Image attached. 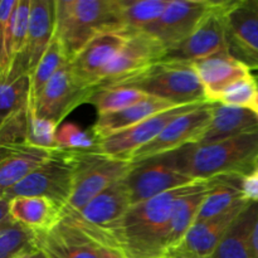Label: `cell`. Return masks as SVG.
Here are the masks:
<instances>
[{
  "instance_id": "cell-37",
  "label": "cell",
  "mask_w": 258,
  "mask_h": 258,
  "mask_svg": "<svg viewBox=\"0 0 258 258\" xmlns=\"http://www.w3.org/2000/svg\"><path fill=\"white\" fill-rule=\"evenodd\" d=\"M28 116H29V105L8 118L0 126V146H8V148L28 146Z\"/></svg>"
},
{
  "instance_id": "cell-20",
  "label": "cell",
  "mask_w": 258,
  "mask_h": 258,
  "mask_svg": "<svg viewBox=\"0 0 258 258\" xmlns=\"http://www.w3.org/2000/svg\"><path fill=\"white\" fill-rule=\"evenodd\" d=\"M206 92L207 102L218 103L221 93L236 81L252 75L251 70L232 57L221 52L191 63Z\"/></svg>"
},
{
  "instance_id": "cell-18",
  "label": "cell",
  "mask_w": 258,
  "mask_h": 258,
  "mask_svg": "<svg viewBox=\"0 0 258 258\" xmlns=\"http://www.w3.org/2000/svg\"><path fill=\"white\" fill-rule=\"evenodd\" d=\"M248 203L231 209L227 213L204 222H197L174 248L171 258H211L234 219Z\"/></svg>"
},
{
  "instance_id": "cell-16",
  "label": "cell",
  "mask_w": 258,
  "mask_h": 258,
  "mask_svg": "<svg viewBox=\"0 0 258 258\" xmlns=\"http://www.w3.org/2000/svg\"><path fill=\"white\" fill-rule=\"evenodd\" d=\"M55 2L32 0L29 29L24 52L14 60L8 81L34 72L55 35Z\"/></svg>"
},
{
  "instance_id": "cell-10",
  "label": "cell",
  "mask_w": 258,
  "mask_h": 258,
  "mask_svg": "<svg viewBox=\"0 0 258 258\" xmlns=\"http://www.w3.org/2000/svg\"><path fill=\"white\" fill-rule=\"evenodd\" d=\"M213 106L214 103H204L196 110L176 117L151 143L135 151L128 161L131 164H138L175 151L189 144L201 143L211 122Z\"/></svg>"
},
{
  "instance_id": "cell-8",
  "label": "cell",
  "mask_w": 258,
  "mask_h": 258,
  "mask_svg": "<svg viewBox=\"0 0 258 258\" xmlns=\"http://www.w3.org/2000/svg\"><path fill=\"white\" fill-rule=\"evenodd\" d=\"M194 181L197 180L174 166L170 153L133 164V169L123 178L133 206Z\"/></svg>"
},
{
  "instance_id": "cell-1",
  "label": "cell",
  "mask_w": 258,
  "mask_h": 258,
  "mask_svg": "<svg viewBox=\"0 0 258 258\" xmlns=\"http://www.w3.org/2000/svg\"><path fill=\"white\" fill-rule=\"evenodd\" d=\"M174 166L194 180L219 175L246 176L254 170L258 131L212 144H189L170 153Z\"/></svg>"
},
{
  "instance_id": "cell-17",
  "label": "cell",
  "mask_w": 258,
  "mask_h": 258,
  "mask_svg": "<svg viewBox=\"0 0 258 258\" xmlns=\"http://www.w3.org/2000/svg\"><path fill=\"white\" fill-rule=\"evenodd\" d=\"M214 4L209 0H169L163 15L145 32L158 38L168 50L185 40Z\"/></svg>"
},
{
  "instance_id": "cell-24",
  "label": "cell",
  "mask_w": 258,
  "mask_h": 258,
  "mask_svg": "<svg viewBox=\"0 0 258 258\" xmlns=\"http://www.w3.org/2000/svg\"><path fill=\"white\" fill-rule=\"evenodd\" d=\"M257 218L258 203L249 202L227 229L211 258H254L252 236Z\"/></svg>"
},
{
  "instance_id": "cell-7",
  "label": "cell",
  "mask_w": 258,
  "mask_h": 258,
  "mask_svg": "<svg viewBox=\"0 0 258 258\" xmlns=\"http://www.w3.org/2000/svg\"><path fill=\"white\" fill-rule=\"evenodd\" d=\"M133 169V164L122 159L110 158L96 150L82 151L76 169L72 196L64 212H78L108 186L120 181Z\"/></svg>"
},
{
  "instance_id": "cell-2",
  "label": "cell",
  "mask_w": 258,
  "mask_h": 258,
  "mask_svg": "<svg viewBox=\"0 0 258 258\" xmlns=\"http://www.w3.org/2000/svg\"><path fill=\"white\" fill-rule=\"evenodd\" d=\"M199 181L202 180L131 206L121 224L118 237L120 247L126 256H168L166 232L174 204L181 196L193 190Z\"/></svg>"
},
{
  "instance_id": "cell-27",
  "label": "cell",
  "mask_w": 258,
  "mask_h": 258,
  "mask_svg": "<svg viewBox=\"0 0 258 258\" xmlns=\"http://www.w3.org/2000/svg\"><path fill=\"white\" fill-rule=\"evenodd\" d=\"M209 189V180L199 181L198 185L189 193L181 196L174 204L166 232L168 253L183 239L186 232L196 223L202 203Z\"/></svg>"
},
{
  "instance_id": "cell-33",
  "label": "cell",
  "mask_w": 258,
  "mask_h": 258,
  "mask_svg": "<svg viewBox=\"0 0 258 258\" xmlns=\"http://www.w3.org/2000/svg\"><path fill=\"white\" fill-rule=\"evenodd\" d=\"M18 0H0V83L7 82L13 67V18Z\"/></svg>"
},
{
  "instance_id": "cell-32",
  "label": "cell",
  "mask_w": 258,
  "mask_h": 258,
  "mask_svg": "<svg viewBox=\"0 0 258 258\" xmlns=\"http://www.w3.org/2000/svg\"><path fill=\"white\" fill-rule=\"evenodd\" d=\"M30 76L23 75L18 78L0 83V126L29 105Z\"/></svg>"
},
{
  "instance_id": "cell-46",
  "label": "cell",
  "mask_w": 258,
  "mask_h": 258,
  "mask_svg": "<svg viewBox=\"0 0 258 258\" xmlns=\"http://www.w3.org/2000/svg\"><path fill=\"white\" fill-rule=\"evenodd\" d=\"M128 258H171V257L165 256V257H128Z\"/></svg>"
},
{
  "instance_id": "cell-4",
  "label": "cell",
  "mask_w": 258,
  "mask_h": 258,
  "mask_svg": "<svg viewBox=\"0 0 258 258\" xmlns=\"http://www.w3.org/2000/svg\"><path fill=\"white\" fill-rule=\"evenodd\" d=\"M118 86L136 88L178 106L207 102L203 85L193 64L186 62L161 60L113 87Z\"/></svg>"
},
{
  "instance_id": "cell-19",
  "label": "cell",
  "mask_w": 258,
  "mask_h": 258,
  "mask_svg": "<svg viewBox=\"0 0 258 258\" xmlns=\"http://www.w3.org/2000/svg\"><path fill=\"white\" fill-rule=\"evenodd\" d=\"M37 247L48 258H100L97 242L64 218L52 231L37 233Z\"/></svg>"
},
{
  "instance_id": "cell-42",
  "label": "cell",
  "mask_w": 258,
  "mask_h": 258,
  "mask_svg": "<svg viewBox=\"0 0 258 258\" xmlns=\"http://www.w3.org/2000/svg\"><path fill=\"white\" fill-rule=\"evenodd\" d=\"M18 258H48V256L45 254L44 251H42V249L37 247V248L32 249V251L27 252V253L22 254V256Z\"/></svg>"
},
{
  "instance_id": "cell-47",
  "label": "cell",
  "mask_w": 258,
  "mask_h": 258,
  "mask_svg": "<svg viewBox=\"0 0 258 258\" xmlns=\"http://www.w3.org/2000/svg\"><path fill=\"white\" fill-rule=\"evenodd\" d=\"M254 170H258V156H257L256 161H254Z\"/></svg>"
},
{
  "instance_id": "cell-6",
  "label": "cell",
  "mask_w": 258,
  "mask_h": 258,
  "mask_svg": "<svg viewBox=\"0 0 258 258\" xmlns=\"http://www.w3.org/2000/svg\"><path fill=\"white\" fill-rule=\"evenodd\" d=\"M81 153L82 151L54 149L44 164L9 189L0 199L10 202L20 197H44L66 207L72 196Z\"/></svg>"
},
{
  "instance_id": "cell-31",
  "label": "cell",
  "mask_w": 258,
  "mask_h": 258,
  "mask_svg": "<svg viewBox=\"0 0 258 258\" xmlns=\"http://www.w3.org/2000/svg\"><path fill=\"white\" fill-rule=\"evenodd\" d=\"M148 97L149 96L146 93L136 88L118 86V87L96 88V92L91 97L90 103L95 106L100 116L125 110Z\"/></svg>"
},
{
  "instance_id": "cell-14",
  "label": "cell",
  "mask_w": 258,
  "mask_h": 258,
  "mask_svg": "<svg viewBox=\"0 0 258 258\" xmlns=\"http://www.w3.org/2000/svg\"><path fill=\"white\" fill-rule=\"evenodd\" d=\"M227 2H216L213 9L202 20L199 27L181 43L169 48L163 60L193 63L221 52H228L224 25Z\"/></svg>"
},
{
  "instance_id": "cell-45",
  "label": "cell",
  "mask_w": 258,
  "mask_h": 258,
  "mask_svg": "<svg viewBox=\"0 0 258 258\" xmlns=\"http://www.w3.org/2000/svg\"><path fill=\"white\" fill-rule=\"evenodd\" d=\"M249 110H251V111H253V112L256 113V115L258 116V92H257L256 97H254L253 102H252L251 107H249Z\"/></svg>"
},
{
  "instance_id": "cell-41",
  "label": "cell",
  "mask_w": 258,
  "mask_h": 258,
  "mask_svg": "<svg viewBox=\"0 0 258 258\" xmlns=\"http://www.w3.org/2000/svg\"><path fill=\"white\" fill-rule=\"evenodd\" d=\"M9 216V202L4 201V199H0V224Z\"/></svg>"
},
{
  "instance_id": "cell-15",
  "label": "cell",
  "mask_w": 258,
  "mask_h": 258,
  "mask_svg": "<svg viewBox=\"0 0 258 258\" xmlns=\"http://www.w3.org/2000/svg\"><path fill=\"white\" fill-rule=\"evenodd\" d=\"M208 103V102H204ZM204 103H190V105L178 106L164 112L156 113L146 120L141 121L138 125L115 134L112 136L98 141L97 151L102 155L110 158L127 160L135 151L144 148L154 140L161 131L179 116L198 108Z\"/></svg>"
},
{
  "instance_id": "cell-40",
  "label": "cell",
  "mask_w": 258,
  "mask_h": 258,
  "mask_svg": "<svg viewBox=\"0 0 258 258\" xmlns=\"http://www.w3.org/2000/svg\"><path fill=\"white\" fill-rule=\"evenodd\" d=\"M98 254L100 258H128L122 249L101 244H98Z\"/></svg>"
},
{
  "instance_id": "cell-3",
  "label": "cell",
  "mask_w": 258,
  "mask_h": 258,
  "mask_svg": "<svg viewBox=\"0 0 258 258\" xmlns=\"http://www.w3.org/2000/svg\"><path fill=\"white\" fill-rule=\"evenodd\" d=\"M120 0H58L55 2V35L68 62L102 30L123 27Z\"/></svg>"
},
{
  "instance_id": "cell-23",
  "label": "cell",
  "mask_w": 258,
  "mask_h": 258,
  "mask_svg": "<svg viewBox=\"0 0 258 258\" xmlns=\"http://www.w3.org/2000/svg\"><path fill=\"white\" fill-rule=\"evenodd\" d=\"M64 207L44 197H20L9 202V213L35 233H45L62 222Z\"/></svg>"
},
{
  "instance_id": "cell-34",
  "label": "cell",
  "mask_w": 258,
  "mask_h": 258,
  "mask_svg": "<svg viewBox=\"0 0 258 258\" xmlns=\"http://www.w3.org/2000/svg\"><path fill=\"white\" fill-rule=\"evenodd\" d=\"M98 140L92 131H87L76 123L67 122L58 126L55 145L58 149L73 151H92L97 149Z\"/></svg>"
},
{
  "instance_id": "cell-5",
  "label": "cell",
  "mask_w": 258,
  "mask_h": 258,
  "mask_svg": "<svg viewBox=\"0 0 258 258\" xmlns=\"http://www.w3.org/2000/svg\"><path fill=\"white\" fill-rule=\"evenodd\" d=\"M131 198L123 179L108 186L78 212H63L70 221L101 246L120 248L121 224L128 209Z\"/></svg>"
},
{
  "instance_id": "cell-13",
  "label": "cell",
  "mask_w": 258,
  "mask_h": 258,
  "mask_svg": "<svg viewBox=\"0 0 258 258\" xmlns=\"http://www.w3.org/2000/svg\"><path fill=\"white\" fill-rule=\"evenodd\" d=\"M95 92L96 88L85 87L76 80L67 60L45 85L34 105L29 106L37 116L59 125L75 108L90 102Z\"/></svg>"
},
{
  "instance_id": "cell-9",
  "label": "cell",
  "mask_w": 258,
  "mask_h": 258,
  "mask_svg": "<svg viewBox=\"0 0 258 258\" xmlns=\"http://www.w3.org/2000/svg\"><path fill=\"white\" fill-rule=\"evenodd\" d=\"M224 25L229 54L258 72V0L227 2Z\"/></svg>"
},
{
  "instance_id": "cell-29",
  "label": "cell",
  "mask_w": 258,
  "mask_h": 258,
  "mask_svg": "<svg viewBox=\"0 0 258 258\" xmlns=\"http://www.w3.org/2000/svg\"><path fill=\"white\" fill-rule=\"evenodd\" d=\"M37 248V233L8 217L0 224V258H18Z\"/></svg>"
},
{
  "instance_id": "cell-25",
  "label": "cell",
  "mask_w": 258,
  "mask_h": 258,
  "mask_svg": "<svg viewBox=\"0 0 258 258\" xmlns=\"http://www.w3.org/2000/svg\"><path fill=\"white\" fill-rule=\"evenodd\" d=\"M242 179L243 176L239 175H219L211 179L196 223L216 218L236 207L249 203L242 193Z\"/></svg>"
},
{
  "instance_id": "cell-38",
  "label": "cell",
  "mask_w": 258,
  "mask_h": 258,
  "mask_svg": "<svg viewBox=\"0 0 258 258\" xmlns=\"http://www.w3.org/2000/svg\"><path fill=\"white\" fill-rule=\"evenodd\" d=\"M32 0H18L13 18V63L24 52L29 29Z\"/></svg>"
},
{
  "instance_id": "cell-21",
  "label": "cell",
  "mask_w": 258,
  "mask_h": 258,
  "mask_svg": "<svg viewBox=\"0 0 258 258\" xmlns=\"http://www.w3.org/2000/svg\"><path fill=\"white\" fill-rule=\"evenodd\" d=\"M174 107H178V105L161 100V98L149 96L145 100L140 101V102L135 103V105L130 106L125 110L100 115L91 131L96 136V139L101 141L108 136H112L115 134L126 130V128L133 127V126L140 123L141 121L156 115V113L164 112V111Z\"/></svg>"
},
{
  "instance_id": "cell-35",
  "label": "cell",
  "mask_w": 258,
  "mask_h": 258,
  "mask_svg": "<svg viewBox=\"0 0 258 258\" xmlns=\"http://www.w3.org/2000/svg\"><path fill=\"white\" fill-rule=\"evenodd\" d=\"M58 130V123L54 121L47 120L37 116L29 106V116H28V138L27 145L33 148L44 149V150H54L55 134Z\"/></svg>"
},
{
  "instance_id": "cell-39",
  "label": "cell",
  "mask_w": 258,
  "mask_h": 258,
  "mask_svg": "<svg viewBox=\"0 0 258 258\" xmlns=\"http://www.w3.org/2000/svg\"><path fill=\"white\" fill-rule=\"evenodd\" d=\"M242 193L244 199L251 203H258V170H253L242 179Z\"/></svg>"
},
{
  "instance_id": "cell-28",
  "label": "cell",
  "mask_w": 258,
  "mask_h": 258,
  "mask_svg": "<svg viewBox=\"0 0 258 258\" xmlns=\"http://www.w3.org/2000/svg\"><path fill=\"white\" fill-rule=\"evenodd\" d=\"M169 0H120V20L134 32H145L163 15Z\"/></svg>"
},
{
  "instance_id": "cell-43",
  "label": "cell",
  "mask_w": 258,
  "mask_h": 258,
  "mask_svg": "<svg viewBox=\"0 0 258 258\" xmlns=\"http://www.w3.org/2000/svg\"><path fill=\"white\" fill-rule=\"evenodd\" d=\"M252 247H253L254 258H258V218L256 224H254L253 236H252Z\"/></svg>"
},
{
  "instance_id": "cell-12",
  "label": "cell",
  "mask_w": 258,
  "mask_h": 258,
  "mask_svg": "<svg viewBox=\"0 0 258 258\" xmlns=\"http://www.w3.org/2000/svg\"><path fill=\"white\" fill-rule=\"evenodd\" d=\"M165 54L166 48L158 38L146 32H135L105 68L97 88L117 86L122 81L161 62Z\"/></svg>"
},
{
  "instance_id": "cell-36",
  "label": "cell",
  "mask_w": 258,
  "mask_h": 258,
  "mask_svg": "<svg viewBox=\"0 0 258 258\" xmlns=\"http://www.w3.org/2000/svg\"><path fill=\"white\" fill-rule=\"evenodd\" d=\"M258 92V81L253 75L229 85L219 96L218 103L234 107L249 108Z\"/></svg>"
},
{
  "instance_id": "cell-26",
  "label": "cell",
  "mask_w": 258,
  "mask_h": 258,
  "mask_svg": "<svg viewBox=\"0 0 258 258\" xmlns=\"http://www.w3.org/2000/svg\"><path fill=\"white\" fill-rule=\"evenodd\" d=\"M50 155L52 150L33 146H19L8 154L0 160V198L38 166L44 164Z\"/></svg>"
},
{
  "instance_id": "cell-22",
  "label": "cell",
  "mask_w": 258,
  "mask_h": 258,
  "mask_svg": "<svg viewBox=\"0 0 258 258\" xmlns=\"http://www.w3.org/2000/svg\"><path fill=\"white\" fill-rule=\"evenodd\" d=\"M258 131V116L249 108L214 103L208 128L199 144H212Z\"/></svg>"
},
{
  "instance_id": "cell-44",
  "label": "cell",
  "mask_w": 258,
  "mask_h": 258,
  "mask_svg": "<svg viewBox=\"0 0 258 258\" xmlns=\"http://www.w3.org/2000/svg\"><path fill=\"white\" fill-rule=\"evenodd\" d=\"M14 149H17V148H8V146H0V160H3V159H4L5 156L8 155V154L12 153Z\"/></svg>"
},
{
  "instance_id": "cell-30",
  "label": "cell",
  "mask_w": 258,
  "mask_h": 258,
  "mask_svg": "<svg viewBox=\"0 0 258 258\" xmlns=\"http://www.w3.org/2000/svg\"><path fill=\"white\" fill-rule=\"evenodd\" d=\"M66 62H67V58L63 50L62 43L58 39L57 35H54L47 52L44 53L37 68L30 76V105H34L45 85Z\"/></svg>"
},
{
  "instance_id": "cell-11",
  "label": "cell",
  "mask_w": 258,
  "mask_h": 258,
  "mask_svg": "<svg viewBox=\"0 0 258 258\" xmlns=\"http://www.w3.org/2000/svg\"><path fill=\"white\" fill-rule=\"evenodd\" d=\"M134 33L126 27H113L96 34L70 62L76 80L85 87L97 88L105 68Z\"/></svg>"
}]
</instances>
